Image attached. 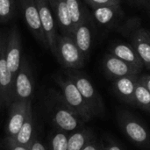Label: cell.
Returning <instances> with one entry per match:
<instances>
[{"mask_svg": "<svg viewBox=\"0 0 150 150\" xmlns=\"http://www.w3.org/2000/svg\"><path fill=\"white\" fill-rule=\"evenodd\" d=\"M67 75L79 90L94 116H102L105 111V103L90 78L84 73L79 71V69H69Z\"/></svg>", "mask_w": 150, "mask_h": 150, "instance_id": "cell-1", "label": "cell"}, {"mask_svg": "<svg viewBox=\"0 0 150 150\" xmlns=\"http://www.w3.org/2000/svg\"><path fill=\"white\" fill-rule=\"evenodd\" d=\"M58 84L62 91L60 96L69 108L80 116L86 123L95 117L79 90L70 78H60L58 79Z\"/></svg>", "mask_w": 150, "mask_h": 150, "instance_id": "cell-2", "label": "cell"}, {"mask_svg": "<svg viewBox=\"0 0 150 150\" xmlns=\"http://www.w3.org/2000/svg\"><path fill=\"white\" fill-rule=\"evenodd\" d=\"M117 120L122 132L133 143L142 148L149 146L150 134L148 128L133 113L120 110L117 113Z\"/></svg>", "mask_w": 150, "mask_h": 150, "instance_id": "cell-3", "label": "cell"}, {"mask_svg": "<svg viewBox=\"0 0 150 150\" xmlns=\"http://www.w3.org/2000/svg\"><path fill=\"white\" fill-rule=\"evenodd\" d=\"M55 56L59 62L68 69H80L84 66L85 56L80 51L71 36L59 35Z\"/></svg>", "mask_w": 150, "mask_h": 150, "instance_id": "cell-4", "label": "cell"}, {"mask_svg": "<svg viewBox=\"0 0 150 150\" xmlns=\"http://www.w3.org/2000/svg\"><path fill=\"white\" fill-rule=\"evenodd\" d=\"M59 102L60 104L55 106L52 115V121L56 129L65 133H72L83 127L86 122L64 104L61 96Z\"/></svg>", "mask_w": 150, "mask_h": 150, "instance_id": "cell-5", "label": "cell"}, {"mask_svg": "<svg viewBox=\"0 0 150 150\" xmlns=\"http://www.w3.org/2000/svg\"><path fill=\"white\" fill-rule=\"evenodd\" d=\"M6 40L7 39L0 36V101L10 106L15 100V77L10 71L6 63Z\"/></svg>", "mask_w": 150, "mask_h": 150, "instance_id": "cell-6", "label": "cell"}, {"mask_svg": "<svg viewBox=\"0 0 150 150\" xmlns=\"http://www.w3.org/2000/svg\"><path fill=\"white\" fill-rule=\"evenodd\" d=\"M41 21L42 29L47 43V47L55 56L57 46V28L54 15L50 8L47 0H35Z\"/></svg>", "mask_w": 150, "mask_h": 150, "instance_id": "cell-7", "label": "cell"}, {"mask_svg": "<svg viewBox=\"0 0 150 150\" xmlns=\"http://www.w3.org/2000/svg\"><path fill=\"white\" fill-rule=\"evenodd\" d=\"M34 91V82L31 69L25 57H22L20 68L14 81L15 100L31 101Z\"/></svg>", "mask_w": 150, "mask_h": 150, "instance_id": "cell-8", "label": "cell"}, {"mask_svg": "<svg viewBox=\"0 0 150 150\" xmlns=\"http://www.w3.org/2000/svg\"><path fill=\"white\" fill-rule=\"evenodd\" d=\"M22 15L29 30L44 47H47L46 37L42 29L40 17L35 0H19Z\"/></svg>", "mask_w": 150, "mask_h": 150, "instance_id": "cell-9", "label": "cell"}, {"mask_svg": "<svg viewBox=\"0 0 150 150\" xmlns=\"http://www.w3.org/2000/svg\"><path fill=\"white\" fill-rule=\"evenodd\" d=\"M6 63L14 77L18 73L22 62V44L18 29L14 26L11 30L6 40L5 48Z\"/></svg>", "mask_w": 150, "mask_h": 150, "instance_id": "cell-10", "label": "cell"}, {"mask_svg": "<svg viewBox=\"0 0 150 150\" xmlns=\"http://www.w3.org/2000/svg\"><path fill=\"white\" fill-rule=\"evenodd\" d=\"M31 107V101L14 100L10 105L9 118L6 126V132L8 137L14 138L22 125L24 124L29 108Z\"/></svg>", "mask_w": 150, "mask_h": 150, "instance_id": "cell-11", "label": "cell"}, {"mask_svg": "<svg viewBox=\"0 0 150 150\" xmlns=\"http://www.w3.org/2000/svg\"><path fill=\"white\" fill-rule=\"evenodd\" d=\"M103 67L106 76L112 81L123 76L138 75L140 73L138 69L112 54L111 53L105 54L104 57Z\"/></svg>", "mask_w": 150, "mask_h": 150, "instance_id": "cell-12", "label": "cell"}, {"mask_svg": "<svg viewBox=\"0 0 150 150\" xmlns=\"http://www.w3.org/2000/svg\"><path fill=\"white\" fill-rule=\"evenodd\" d=\"M72 38L80 51L83 53L85 58H87L91 50L93 39L92 19L90 15H88L83 21L75 27Z\"/></svg>", "mask_w": 150, "mask_h": 150, "instance_id": "cell-13", "label": "cell"}, {"mask_svg": "<svg viewBox=\"0 0 150 150\" xmlns=\"http://www.w3.org/2000/svg\"><path fill=\"white\" fill-rule=\"evenodd\" d=\"M138 78V75H132L113 80L112 86L116 96L125 103L134 105V93Z\"/></svg>", "mask_w": 150, "mask_h": 150, "instance_id": "cell-14", "label": "cell"}, {"mask_svg": "<svg viewBox=\"0 0 150 150\" xmlns=\"http://www.w3.org/2000/svg\"><path fill=\"white\" fill-rule=\"evenodd\" d=\"M131 44L138 54L144 67L150 70V32L144 29H137L132 35Z\"/></svg>", "mask_w": 150, "mask_h": 150, "instance_id": "cell-15", "label": "cell"}, {"mask_svg": "<svg viewBox=\"0 0 150 150\" xmlns=\"http://www.w3.org/2000/svg\"><path fill=\"white\" fill-rule=\"evenodd\" d=\"M50 8L54 15L56 24L58 25L62 34L72 37L75 26L68 11L65 0H54L50 4Z\"/></svg>", "mask_w": 150, "mask_h": 150, "instance_id": "cell-16", "label": "cell"}, {"mask_svg": "<svg viewBox=\"0 0 150 150\" xmlns=\"http://www.w3.org/2000/svg\"><path fill=\"white\" fill-rule=\"evenodd\" d=\"M110 53L116 57L121 59L125 62L128 63L129 65L133 66L140 72L144 68L142 60L140 59L132 44H127L124 42L114 43L110 47Z\"/></svg>", "mask_w": 150, "mask_h": 150, "instance_id": "cell-17", "label": "cell"}, {"mask_svg": "<svg viewBox=\"0 0 150 150\" xmlns=\"http://www.w3.org/2000/svg\"><path fill=\"white\" fill-rule=\"evenodd\" d=\"M122 10L120 4L105 5L92 9V18L100 25H109L120 15Z\"/></svg>", "mask_w": 150, "mask_h": 150, "instance_id": "cell-18", "label": "cell"}, {"mask_svg": "<svg viewBox=\"0 0 150 150\" xmlns=\"http://www.w3.org/2000/svg\"><path fill=\"white\" fill-rule=\"evenodd\" d=\"M93 137L92 130L84 127L72 132L68 139V150H83Z\"/></svg>", "mask_w": 150, "mask_h": 150, "instance_id": "cell-19", "label": "cell"}, {"mask_svg": "<svg viewBox=\"0 0 150 150\" xmlns=\"http://www.w3.org/2000/svg\"><path fill=\"white\" fill-rule=\"evenodd\" d=\"M14 140L27 148H30L32 145L33 141L34 140L33 137V112H32V106L29 108L26 119L22 125L20 130L17 134V135L14 137Z\"/></svg>", "mask_w": 150, "mask_h": 150, "instance_id": "cell-20", "label": "cell"}, {"mask_svg": "<svg viewBox=\"0 0 150 150\" xmlns=\"http://www.w3.org/2000/svg\"><path fill=\"white\" fill-rule=\"evenodd\" d=\"M65 2L74 26L76 27L78 24L84 20V18L88 16V13L83 8L81 0H65Z\"/></svg>", "mask_w": 150, "mask_h": 150, "instance_id": "cell-21", "label": "cell"}, {"mask_svg": "<svg viewBox=\"0 0 150 150\" xmlns=\"http://www.w3.org/2000/svg\"><path fill=\"white\" fill-rule=\"evenodd\" d=\"M134 105L150 112V91L139 81V78L134 93Z\"/></svg>", "mask_w": 150, "mask_h": 150, "instance_id": "cell-22", "label": "cell"}, {"mask_svg": "<svg viewBox=\"0 0 150 150\" xmlns=\"http://www.w3.org/2000/svg\"><path fill=\"white\" fill-rule=\"evenodd\" d=\"M68 133L57 130L50 139L49 150H68Z\"/></svg>", "mask_w": 150, "mask_h": 150, "instance_id": "cell-23", "label": "cell"}, {"mask_svg": "<svg viewBox=\"0 0 150 150\" xmlns=\"http://www.w3.org/2000/svg\"><path fill=\"white\" fill-rule=\"evenodd\" d=\"M15 0H0V21L10 20L15 14Z\"/></svg>", "mask_w": 150, "mask_h": 150, "instance_id": "cell-24", "label": "cell"}, {"mask_svg": "<svg viewBox=\"0 0 150 150\" xmlns=\"http://www.w3.org/2000/svg\"><path fill=\"white\" fill-rule=\"evenodd\" d=\"M85 3L91 8H97L105 5H111V4H120L121 0H84Z\"/></svg>", "mask_w": 150, "mask_h": 150, "instance_id": "cell-25", "label": "cell"}, {"mask_svg": "<svg viewBox=\"0 0 150 150\" xmlns=\"http://www.w3.org/2000/svg\"><path fill=\"white\" fill-rule=\"evenodd\" d=\"M6 142H7L8 150H30V148H27L25 146H23L18 143L14 140V138H11V137H7Z\"/></svg>", "mask_w": 150, "mask_h": 150, "instance_id": "cell-26", "label": "cell"}, {"mask_svg": "<svg viewBox=\"0 0 150 150\" xmlns=\"http://www.w3.org/2000/svg\"><path fill=\"white\" fill-rule=\"evenodd\" d=\"M83 150H104L103 144L100 142L95 136L87 143V145L83 149Z\"/></svg>", "mask_w": 150, "mask_h": 150, "instance_id": "cell-27", "label": "cell"}, {"mask_svg": "<svg viewBox=\"0 0 150 150\" xmlns=\"http://www.w3.org/2000/svg\"><path fill=\"white\" fill-rule=\"evenodd\" d=\"M103 149L104 150H124L117 142L111 140L107 141L105 144H103Z\"/></svg>", "mask_w": 150, "mask_h": 150, "instance_id": "cell-28", "label": "cell"}, {"mask_svg": "<svg viewBox=\"0 0 150 150\" xmlns=\"http://www.w3.org/2000/svg\"><path fill=\"white\" fill-rule=\"evenodd\" d=\"M30 150H47L46 146L37 139H34L30 146Z\"/></svg>", "mask_w": 150, "mask_h": 150, "instance_id": "cell-29", "label": "cell"}, {"mask_svg": "<svg viewBox=\"0 0 150 150\" xmlns=\"http://www.w3.org/2000/svg\"><path fill=\"white\" fill-rule=\"evenodd\" d=\"M139 81L143 83L150 91V75H143L139 76Z\"/></svg>", "mask_w": 150, "mask_h": 150, "instance_id": "cell-30", "label": "cell"}, {"mask_svg": "<svg viewBox=\"0 0 150 150\" xmlns=\"http://www.w3.org/2000/svg\"><path fill=\"white\" fill-rule=\"evenodd\" d=\"M134 1L140 4H149V3L150 2V0H134Z\"/></svg>", "mask_w": 150, "mask_h": 150, "instance_id": "cell-31", "label": "cell"}, {"mask_svg": "<svg viewBox=\"0 0 150 150\" xmlns=\"http://www.w3.org/2000/svg\"><path fill=\"white\" fill-rule=\"evenodd\" d=\"M47 1H48V4H49V5H50V4H51L54 0H47Z\"/></svg>", "mask_w": 150, "mask_h": 150, "instance_id": "cell-32", "label": "cell"}, {"mask_svg": "<svg viewBox=\"0 0 150 150\" xmlns=\"http://www.w3.org/2000/svg\"><path fill=\"white\" fill-rule=\"evenodd\" d=\"M149 7H150V2H149Z\"/></svg>", "mask_w": 150, "mask_h": 150, "instance_id": "cell-33", "label": "cell"}, {"mask_svg": "<svg viewBox=\"0 0 150 150\" xmlns=\"http://www.w3.org/2000/svg\"><path fill=\"white\" fill-rule=\"evenodd\" d=\"M0 104H1V101H0Z\"/></svg>", "mask_w": 150, "mask_h": 150, "instance_id": "cell-34", "label": "cell"}, {"mask_svg": "<svg viewBox=\"0 0 150 150\" xmlns=\"http://www.w3.org/2000/svg\"><path fill=\"white\" fill-rule=\"evenodd\" d=\"M47 2H48V1H47Z\"/></svg>", "mask_w": 150, "mask_h": 150, "instance_id": "cell-35", "label": "cell"}]
</instances>
